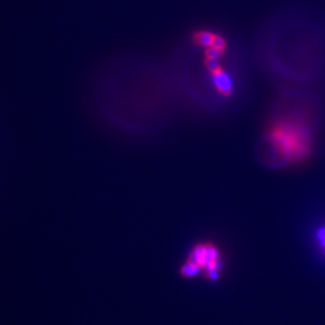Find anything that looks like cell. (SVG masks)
Returning a JSON list of instances; mask_svg holds the SVG:
<instances>
[{
	"label": "cell",
	"instance_id": "6da1fadb",
	"mask_svg": "<svg viewBox=\"0 0 325 325\" xmlns=\"http://www.w3.org/2000/svg\"><path fill=\"white\" fill-rule=\"evenodd\" d=\"M270 140L289 158L302 157L306 153L308 137L306 131L300 127L291 124L281 125L273 130Z\"/></svg>",
	"mask_w": 325,
	"mask_h": 325
},
{
	"label": "cell",
	"instance_id": "7a4b0ae2",
	"mask_svg": "<svg viewBox=\"0 0 325 325\" xmlns=\"http://www.w3.org/2000/svg\"><path fill=\"white\" fill-rule=\"evenodd\" d=\"M219 254L217 249L211 246H199L193 250L191 261L193 263L206 268L209 264L218 261Z\"/></svg>",
	"mask_w": 325,
	"mask_h": 325
},
{
	"label": "cell",
	"instance_id": "3957f363",
	"mask_svg": "<svg viewBox=\"0 0 325 325\" xmlns=\"http://www.w3.org/2000/svg\"><path fill=\"white\" fill-rule=\"evenodd\" d=\"M213 82L220 92L228 94L232 89V80L227 74L219 70L213 74Z\"/></svg>",
	"mask_w": 325,
	"mask_h": 325
},
{
	"label": "cell",
	"instance_id": "277c9868",
	"mask_svg": "<svg viewBox=\"0 0 325 325\" xmlns=\"http://www.w3.org/2000/svg\"><path fill=\"white\" fill-rule=\"evenodd\" d=\"M215 36L208 32H202L197 35V41L201 45L205 47H210L212 46Z\"/></svg>",
	"mask_w": 325,
	"mask_h": 325
},
{
	"label": "cell",
	"instance_id": "5b68a950",
	"mask_svg": "<svg viewBox=\"0 0 325 325\" xmlns=\"http://www.w3.org/2000/svg\"><path fill=\"white\" fill-rule=\"evenodd\" d=\"M199 272H200V266L193 263L192 261L184 265L182 269V274L186 276H196Z\"/></svg>",
	"mask_w": 325,
	"mask_h": 325
},
{
	"label": "cell",
	"instance_id": "8992f818",
	"mask_svg": "<svg viewBox=\"0 0 325 325\" xmlns=\"http://www.w3.org/2000/svg\"><path fill=\"white\" fill-rule=\"evenodd\" d=\"M222 51L223 50L218 49L216 47L210 46V47H209L207 52H206V56L210 59H217L218 60V58H220L222 56Z\"/></svg>",
	"mask_w": 325,
	"mask_h": 325
},
{
	"label": "cell",
	"instance_id": "52a82bcc",
	"mask_svg": "<svg viewBox=\"0 0 325 325\" xmlns=\"http://www.w3.org/2000/svg\"><path fill=\"white\" fill-rule=\"evenodd\" d=\"M206 65L208 67L209 70L210 72H212L213 74L218 72L219 70H221L220 68V63L217 59H210V58H208V60L206 61Z\"/></svg>",
	"mask_w": 325,
	"mask_h": 325
},
{
	"label": "cell",
	"instance_id": "ba28073f",
	"mask_svg": "<svg viewBox=\"0 0 325 325\" xmlns=\"http://www.w3.org/2000/svg\"><path fill=\"white\" fill-rule=\"evenodd\" d=\"M316 238L321 246L325 249V226L320 228L316 232Z\"/></svg>",
	"mask_w": 325,
	"mask_h": 325
},
{
	"label": "cell",
	"instance_id": "9c48e42d",
	"mask_svg": "<svg viewBox=\"0 0 325 325\" xmlns=\"http://www.w3.org/2000/svg\"><path fill=\"white\" fill-rule=\"evenodd\" d=\"M226 43H225V41L223 38H221V37H218V36H215L214 40H213V43H212V46L213 47H216L218 49L223 50L224 47H225Z\"/></svg>",
	"mask_w": 325,
	"mask_h": 325
}]
</instances>
